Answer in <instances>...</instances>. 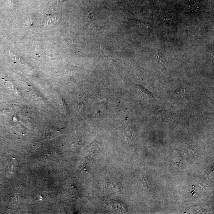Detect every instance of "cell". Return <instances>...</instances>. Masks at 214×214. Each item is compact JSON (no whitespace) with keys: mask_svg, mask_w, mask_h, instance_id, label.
I'll return each instance as SVG.
<instances>
[{"mask_svg":"<svg viewBox=\"0 0 214 214\" xmlns=\"http://www.w3.org/2000/svg\"><path fill=\"white\" fill-rule=\"evenodd\" d=\"M63 1V0H59V2L61 1Z\"/></svg>","mask_w":214,"mask_h":214,"instance_id":"obj_2","label":"cell"},{"mask_svg":"<svg viewBox=\"0 0 214 214\" xmlns=\"http://www.w3.org/2000/svg\"><path fill=\"white\" fill-rule=\"evenodd\" d=\"M10 169L14 172L17 169V163L15 159L12 160L10 163Z\"/></svg>","mask_w":214,"mask_h":214,"instance_id":"obj_1","label":"cell"}]
</instances>
